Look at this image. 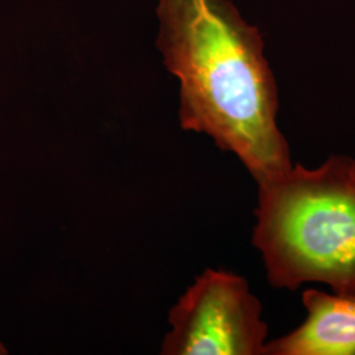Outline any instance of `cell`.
Listing matches in <instances>:
<instances>
[{
	"label": "cell",
	"instance_id": "obj_1",
	"mask_svg": "<svg viewBox=\"0 0 355 355\" xmlns=\"http://www.w3.org/2000/svg\"><path fill=\"white\" fill-rule=\"evenodd\" d=\"M157 48L179 82V123L233 153L258 183L292 164L265 42L230 0H158Z\"/></svg>",
	"mask_w": 355,
	"mask_h": 355
},
{
	"label": "cell",
	"instance_id": "obj_2",
	"mask_svg": "<svg viewBox=\"0 0 355 355\" xmlns=\"http://www.w3.org/2000/svg\"><path fill=\"white\" fill-rule=\"evenodd\" d=\"M252 243L275 288L324 283L355 296V159L331 155L258 183Z\"/></svg>",
	"mask_w": 355,
	"mask_h": 355
},
{
	"label": "cell",
	"instance_id": "obj_3",
	"mask_svg": "<svg viewBox=\"0 0 355 355\" xmlns=\"http://www.w3.org/2000/svg\"><path fill=\"white\" fill-rule=\"evenodd\" d=\"M162 355H265L268 327L249 283L205 268L168 312Z\"/></svg>",
	"mask_w": 355,
	"mask_h": 355
},
{
	"label": "cell",
	"instance_id": "obj_4",
	"mask_svg": "<svg viewBox=\"0 0 355 355\" xmlns=\"http://www.w3.org/2000/svg\"><path fill=\"white\" fill-rule=\"evenodd\" d=\"M303 304L304 322L267 341L265 355H355V296L306 288Z\"/></svg>",
	"mask_w": 355,
	"mask_h": 355
},
{
	"label": "cell",
	"instance_id": "obj_5",
	"mask_svg": "<svg viewBox=\"0 0 355 355\" xmlns=\"http://www.w3.org/2000/svg\"><path fill=\"white\" fill-rule=\"evenodd\" d=\"M6 354H8V350H7V347H6L4 343H0V355Z\"/></svg>",
	"mask_w": 355,
	"mask_h": 355
}]
</instances>
